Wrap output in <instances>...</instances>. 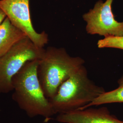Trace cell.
Here are the masks:
<instances>
[{
  "label": "cell",
  "mask_w": 123,
  "mask_h": 123,
  "mask_svg": "<svg viewBox=\"0 0 123 123\" xmlns=\"http://www.w3.org/2000/svg\"><path fill=\"white\" fill-rule=\"evenodd\" d=\"M39 62V60L27 62L13 76L12 98L28 117L41 116L48 121L55 114L38 79Z\"/></svg>",
  "instance_id": "6da1fadb"
},
{
  "label": "cell",
  "mask_w": 123,
  "mask_h": 123,
  "mask_svg": "<svg viewBox=\"0 0 123 123\" xmlns=\"http://www.w3.org/2000/svg\"><path fill=\"white\" fill-rule=\"evenodd\" d=\"M105 92L88 77L82 66L62 84L56 94L49 101L54 114H64L82 108Z\"/></svg>",
  "instance_id": "7a4b0ae2"
},
{
  "label": "cell",
  "mask_w": 123,
  "mask_h": 123,
  "mask_svg": "<svg viewBox=\"0 0 123 123\" xmlns=\"http://www.w3.org/2000/svg\"><path fill=\"white\" fill-rule=\"evenodd\" d=\"M85 61L79 57L70 56L63 48L49 47L39 60L37 76L45 96L53 98L60 86Z\"/></svg>",
  "instance_id": "3957f363"
},
{
  "label": "cell",
  "mask_w": 123,
  "mask_h": 123,
  "mask_svg": "<svg viewBox=\"0 0 123 123\" xmlns=\"http://www.w3.org/2000/svg\"><path fill=\"white\" fill-rule=\"evenodd\" d=\"M45 51L28 37L17 43L0 57V94L13 91L12 79L27 62L40 60Z\"/></svg>",
  "instance_id": "277c9868"
},
{
  "label": "cell",
  "mask_w": 123,
  "mask_h": 123,
  "mask_svg": "<svg viewBox=\"0 0 123 123\" xmlns=\"http://www.w3.org/2000/svg\"><path fill=\"white\" fill-rule=\"evenodd\" d=\"M114 0H99L93 8L84 14L83 18L87 23L86 30L90 35L119 37L123 36V22L115 19L112 11Z\"/></svg>",
  "instance_id": "5b68a950"
},
{
  "label": "cell",
  "mask_w": 123,
  "mask_h": 123,
  "mask_svg": "<svg viewBox=\"0 0 123 123\" xmlns=\"http://www.w3.org/2000/svg\"><path fill=\"white\" fill-rule=\"evenodd\" d=\"M0 8L11 22L24 32L37 46L43 48L48 43V35L44 31L37 32L32 26L29 0H0Z\"/></svg>",
  "instance_id": "8992f818"
},
{
  "label": "cell",
  "mask_w": 123,
  "mask_h": 123,
  "mask_svg": "<svg viewBox=\"0 0 123 123\" xmlns=\"http://www.w3.org/2000/svg\"><path fill=\"white\" fill-rule=\"evenodd\" d=\"M55 120L62 123H123L111 114L108 108H87L58 114Z\"/></svg>",
  "instance_id": "52a82bcc"
},
{
  "label": "cell",
  "mask_w": 123,
  "mask_h": 123,
  "mask_svg": "<svg viewBox=\"0 0 123 123\" xmlns=\"http://www.w3.org/2000/svg\"><path fill=\"white\" fill-rule=\"evenodd\" d=\"M26 37L24 32L15 26L9 18L6 17L0 25V57Z\"/></svg>",
  "instance_id": "ba28073f"
},
{
  "label": "cell",
  "mask_w": 123,
  "mask_h": 123,
  "mask_svg": "<svg viewBox=\"0 0 123 123\" xmlns=\"http://www.w3.org/2000/svg\"><path fill=\"white\" fill-rule=\"evenodd\" d=\"M118 88L112 91L105 92L92 102L80 110L87 109L92 106H98L111 103H123V75L118 80Z\"/></svg>",
  "instance_id": "9c48e42d"
},
{
  "label": "cell",
  "mask_w": 123,
  "mask_h": 123,
  "mask_svg": "<svg viewBox=\"0 0 123 123\" xmlns=\"http://www.w3.org/2000/svg\"><path fill=\"white\" fill-rule=\"evenodd\" d=\"M98 48H114L123 50V36H109L99 40L97 43Z\"/></svg>",
  "instance_id": "30bf717a"
},
{
  "label": "cell",
  "mask_w": 123,
  "mask_h": 123,
  "mask_svg": "<svg viewBox=\"0 0 123 123\" xmlns=\"http://www.w3.org/2000/svg\"><path fill=\"white\" fill-rule=\"evenodd\" d=\"M6 17V16L2 10L0 8V25L4 21L5 18Z\"/></svg>",
  "instance_id": "8fae6325"
}]
</instances>
